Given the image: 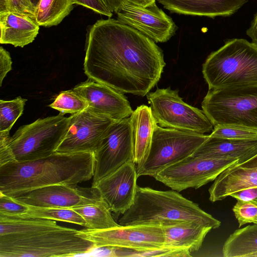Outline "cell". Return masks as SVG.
I'll return each mask as SVG.
<instances>
[{"label": "cell", "instance_id": "obj_1", "mask_svg": "<svg viewBox=\"0 0 257 257\" xmlns=\"http://www.w3.org/2000/svg\"><path fill=\"white\" fill-rule=\"evenodd\" d=\"M85 48L88 78L122 93L146 95L166 65L154 41L117 19H101L89 26Z\"/></svg>", "mask_w": 257, "mask_h": 257}, {"label": "cell", "instance_id": "obj_2", "mask_svg": "<svg viewBox=\"0 0 257 257\" xmlns=\"http://www.w3.org/2000/svg\"><path fill=\"white\" fill-rule=\"evenodd\" d=\"M93 153L55 152L38 159L13 162L0 166V193L16 197L52 185H77L92 179Z\"/></svg>", "mask_w": 257, "mask_h": 257}, {"label": "cell", "instance_id": "obj_3", "mask_svg": "<svg viewBox=\"0 0 257 257\" xmlns=\"http://www.w3.org/2000/svg\"><path fill=\"white\" fill-rule=\"evenodd\" d=\"M118 220L121 226L193 220L218 228L221 222L174 190L137 186L133 204Z\"/></svg>", "mask_w": 257, "mask_h": 257}, {"label": "cell", "instance_id": "obj_4", "mask_svg": "<svg viewBox=\"0 0 257 257\" xmlns=\"http://www.w3.org/2000/svg\"><path fill=\"white\" fill-rule=\"evenodd\" d=\"M209 89L257 84V47L244 39L224 41L202 65Z\"/></svg>", "mask_w": 257, "mask_h": 257}, {"label": "cell", "instance_id": "obj_5", "mask_svg": "<svg viewBox=\"0 0 257 257\" xmlns=\"http://www.w3.org/2000/svg\"><path fill=\"white\" fill-rule=\"evenodd\" d=\"M78 231L60 226L27 236H0V257L74 256L94 249Z\"/></svg>", "mask_w": 257, "mask_h": 257}, {"label": "cell", "instance_id": "obj_6", "mask_svg": "<svg viewBox=\"0 0 257 257\" xmlns=\"http://www.w3.org/2000/svg\"><path fill=\"white\" fill-rule=\"evenodd\" d=\"M201 106L214 126L237 124L257 129V84L208 89Z\"/></svg>", "mask_w": 257, "mask_h": 257}, {"label": "cell", "instance_id": "obj_7", "mask_svg": "<svg viewBox=\"0 0 257 257\" xmlns=\"http://www.w3.org/2000/svg\"><path fill=\"white\" fill-rule=\"evenodd\" d=\"M209 135L165 128L157 125L149 153L137 166L138 177L154 175L192 155Z\"/></svg>", "mask_w": 257, "mask_h": 257}, {"label": "cell", "instance_id": "obj_8", "mask_svg": "<svg viewBox=\"0 0 257 257\" xmlns=\"http://www.w3.org/2000/svg\"><path fill=\"white\" fill-rule=\"evenodd\" d=\"M69 122V117L59 113L20 127L10 141L16 161L34 160L55 153L67 133Z\"/></svg>", "mask_w": 257, "mask_h": 257}, {"label": "cell", "instance_id": "obj_9", "mask_svg": "<svg viewBox=\"0 0 257 257\" xmlns=\"http://www.w3.org/2000/svg\"><path fill=\"white\" fill-rule=\"evenodd\" d=\"M146 95L160 126L200 134L213 131L214 125L203 110L185 102L178 90L157 88Z\"/></svg>", "mask_w": 257, "mask_h": 257}, {"label": "cell", "instance_id": "obj_10", "mask_svg": "<svg viewBox=\"0 0 257 257\" xmlns=\"http://www.w3.org/2000/svg\"><path fill=\"white\" fill-rule=\"evenodd\" d=\"M238 161L231 158H209L192 155L153 177L178 192L190 188L198 189L214 181L225 169Z\"/></svg>", "mask_w": 257, "mask_h": 257}, {"label": "cell", "instance_id": "obj_11", "mask_svg": "<svg viewBox=\"0 0 257 257\" xmlns=\"http://www.w3.org/2000/svg\"><path fill=\"white\" fill-rule=\"evenodd\" d=\"M77 234L92 241L94 248L118 247L135 250L165 247V235L161 224L119 226L103 230L85 229Z\"/></svg>", "mask_w": 257, "mask_h": 257}, {"label": "cell", "instance_id": "obj_12", "mask_svg": "<svg viewBox=\"0 0 257 257\" xmlns=\"http://www.w3.org/2000/svg\"><path fill=\"white\" fill-rule=\"evenodd\" d=\"M95 164L92 185L127 162L134 161L130 117L114 121L93 153Z\"/></svg>", "mask_w": 257, "mask_h": 257}, {"label": "cell", "instance_id": "obj_13", "mask_svg": "<svg viewBox=\"0 0 257 257\" xmlns=\"http://www.w3.org/2000/svg\"><path fill=\"white\" fill-rule=\"evenodd\" d=\"M69 119L67 133L55 152L94 153L108 127L115 121L88 107L71 114Z\"/></svg>", "mask_w": 257, "mask_h": 257}, {"label": "cell", "instance_id": "obj_14", "mask_svg": "<svg viewBox=\"0 0 257 257\" xmlns=\"http://www.w3.org/2000/svg\"><path fill=\"white\" fill-rule=\"evenodd\" d=\"M12 198L27 205L64 208L89 205L103 199L96 187L64 184L39 188Z\"/></svg>", "mask_w": 257, "mask_h": 257}, {"label": "cell", "instance_id": "obj_15", "mask_svg": "<svg viewBox=\"0 0 257 257\" xmlns=\"http://www.w3.org/2000/svg\"><path fill=\"white\" fill-rule=\"evenodd\" d=\"M119 22L137 30L156 43L168 41L178 27L154 2L143 7L126 1L117 13Z\"/></svg>", "mask_w": 257, "mask_h": 257}, {"label": "cell", "instance_id": "obj_16", "mask_svg": "<svg viewBox=\"0 0 257 257\" xmlns=\"http://www.w3.org/2000/svg\"><path fill=\"white\" fill-rule=\"evenodd\" d=\"M138 177L137 165L130 161L91 186L98 190L111 212L122 214L134 202Z\"/></svg>", "mask_w": 257, "mask_h": 257}, {"label": "cell", "instance_id": "obj_17", "mask_svg": "<svg viewBox=\"0 0 257 257\" xmlns=\"http://www.w3.org/2000/svg\"><path fill=\"white\" fill-rule=\"evenodd\" d=\"M73 90L86 100L90 109L114 121L129 117L134 111L123 93L101 83L89 79Z\"/></svg>", "mask_w": 257, "mask_h": 257}, {"label": "cell", "instance_id": "obj_18", "mask_svg": "<svg viewBox=\"0 0 257 257\" xmlns=\"http://www.w3.org/2000/svg\"><path fill=\"white\" fill-rule=\"evenodd\" d=\"M252 187H257V153L237 161L221 173L208 190L209 199L215 202L235 192Z\"/></svg>", "mask_w": 257, "mask_h": 257}, {"label": "cell", "instance_id": "obj_19", "mask_svg": "<svg viewBox=\"0 0 257 257\" xmlns=\"http://www.w3.org/2000/svg\"><path fill=\"white\" fill-rule=\"evenodd\" d=\"M165 235V247L198 251L207 234L213 228L193 220H177L161 223Z\"/></svg>", "mask_w": 257, "mask_h": 257}, {"label": "cell", "instance_id": "obj_20", "mask_svg": "<svg viewBox=\"0 0 257 257\" xmlns=\"http://www.w3.org/2000/svg\"><path fill=\"white\" fill-rule=\"evenodd\" d=\"M249 0H158L172 13L211 18L229 17Z\"/></svg>", "mask_w": 257, "mask_h": 257}, {"label": "cell", "instance_id": "obj_21", "mask_svg": "<svg viewBox=\"0 0 257 257\" xmlns=\"http://www.w3.org/2000/svg\"><path fill=\"white\" fill-rule=\"evenodd\" d=\"M39 27L28 16L10 12L0 13V43L23 48L33 42Z\"/></svg>", "mask_w": 257, "mask_h": 257}, {"label": "cell", "instance_id": "obj_22", "mask_svg": "<svg viewBox=\"0 0 257 257\" xmlns=\"http://www.w3.org/2000/svg\"><path fill=\"white\" fill-rule=\"evenodd\" d=\"M130 119L134 146V162L138 166L148 156L157 122L151 107L146 105L138 106L130 116Z\"/></svg>", "mask_w": 257, "mask_h": 257}, {"label": "cell", "instance_id": "obj_23", "mask_svg": "<svg viewBox=\"0 0 257 257\" xmlns=\"http://www.w3.org/2000/svg\"><path fill=\"white\" fill-rule=\"evenodd\" d=\"M257 153V139L237 140L209 137L194 152L195 156L245 160Z\"/></svg>", "mask_w": 257, "mask_h": 257}, {"label": "cell", "instance_id": "obj_24", "mask_svg": "<svg viewBox=\"0 0 257 257\" xmlns=\"http://www.w3.org/2000/svg\"><path fill=\"white\" fill-rule=\"evenodd\" d=\"M60 226L53 220L0 216V236H27Z\"/></svg>", "mask_w": 257, "mask_h": 257}, {"label": "cell", "instance_id": "obj_25", "mask_svg": "<svg viewBox=\"0 0 257 257\" xmlns=\"http://www.w3.org/2000/svg\"><path fill=\"white\" fill-rule=\"evenodd\" d=\"M257 252V224L238 229L231 234L222 247L224 257H251Z\"/></svg>", "mask_w": 257, "mask_h": 257}, {"label": "cell", "instance_id": "obj_26", "mask_svg": "<svg viewBox=\"0 0 257 257\" xmlns=\"http://www.w3.org/2000/svg\"><path fill=\"white\" fill-rule=\"evenodd\" d=\"M74 4L73 0H40L34 20L39 26H57L70 13Z\"/></svg>", "mask_w": 257, "mask_h": 257}, {"label": "cell", "instance_id": "obj_27", "mask_svg": "<svg viewBox=\"0 0 257 257\" xmlns=\"http://www.w3.org/2000/svg\"><path fill=\"white\" fill-rule=\"evenodd\" d=\"M72 209L83 217L87 229L103 230L120 226L113 219L111 211L103 199L93 204Z\"/></svg>", "mask_w": 257, "mask_h": 257}, {"label": "cell", "instance_id": "obj_28", "mask_svg": "<svg viewBox=\"0 0 257 257\" xmlns=\"http://www.w3.org/2000/svg\"><path fill=\"white\" fill-rule=\"evenodd\" d=\"M28 210L15 217L38 218L63 221L86 227L83 217L72 208L44 207L28 205Z\"/></svg>", "mask_w": 257, "mask_h": 257}, {"label": "cell", "instance_id": "obj_29", "mask_svg": "<svg viewBox=\"0 0 257 257\" xmlns=\"http://www.w3.org/2000/svg\"><path fill=\"white\" fill-rule=\"evenodd\" d=\"M49 106L64 115L81 111L87 108L88 104L83 97L72 89L61 91Z\"/></svg>", "mask_w": 257, "mask_h": 257}, {"label": "cell", "instance_id": "obj_30", "mask_svg": "<svg viewBox=\"0 0 257 257\" xmlns=\"http://www.w3.org/2000/svg\"><path fill=\"white\" fill-rule=\"evenodd\" d=\"M27 101L21 96L11 100H0V132L11 130L22 114Z\"/></svg>", "mask_w": 257, "mask_h": 257}, {"label": "cell", "instance_id": "obj_31", "mask_svg": "<svg viewBox=\"0 0 257 257\" xmlns=\"http://www.w3.org/2000/svg\"><path fill=\"white\" fill-rule=\"evenodd\" d=\"M211 137L237 140L257 139V129L237 124H221L214 126Z\"/></svg>", "mask_w": 257, "mask_h": 257}, {"label": "cell", "instance_id": "obj_32", "mask_svg": "<svg viewBox=\"0 0 257 257\" xmlns=\"http://www.w3.org/2000/svg\"><path fill=\"white\" fill-rule=\"evenodd\" d=\"M232 211L239 227L247 223L257 224V204L237 200Z\"/></svg>", "mask_w": 257, "mask_h": 257}, {"label": "cell", "instance_id": "obj_33", "mask_svg": "<svg viewBox=\"0 0 257 257\" xmlns=\"http://www.w3.org/2000/svg\"><path fill=\"white\" fill-rule=\"evenodd\" d=\"M28 206L0 193V216L15 217L25 213Z\"/></svg>", "mask_w": 257, "mask_h": 257}, {"label": "cell", "instance_id": "obj_34", "mask_svg": "<svg viewBox=\"0 0 257 257\" xmlns=\"http://www.w3.org/2000/svg\"><path fill=\"white\" fill-rule=\"evenodd\" d=\"M35 11L30 0H6V12L26 15L34 20Z\"/></svg>", "mask_w": 257, "mask_h": 257}, {"label": "cell", "instance_id": "obj_35", "mask_svg": "<svg viewBox=\"0 0 257 257\" xmlns=\"http://www.w3.org/2000/svg\"><path fill=\"white\" fill-rule=\"evenodd\" d=\"M10 131L0 132V166L16 162L11 148Z\"/></svg>", "mask_w": 257, "mask_h": 257}, {"label": "cell", "instance_id": "obj_36", "mask_svg": "<svg viewBox=\"0 0 257 257\" xmlns=\"http://www.w3.org/2000/svg\"><path fill=\"white\" fill-rule=\"evenodd\" d=\"M73 1L74 4L83 6L95 13L109 18L113 15L102 0H73Z\"/></svg>", "mask_w": 257, "mask_h": 257}, {"label": "cell", "instance_id": "obj_37", "mask_svg": "<svg viewBox=\"0 0 257 257\" xmlns=\"http://www.w3.org/2000/svg\"><path fill=\"white\" fill-rule=\"evenodd\" d=\"M12 61L8 51L3 47L0 48V86L8 72L12 68Z\"/></svg>", "mask_w": 257, "mask_h": 257}, {"label": "cell", "instance_id": "obj_38", "mask_svg": "<svg viewBox=\"0 0 257 257\" xmlns=\"http://www.w3.org/2000/svg\"><path fill=\"white\" fill-rule=\"evenodd\" d=\"M229 196L240 200L257 204V187L242 189L231 194Z\"/></svg>", "mask_w": 257, "mask_h": 257}, {"label": "cell", "instance_id": "obj_39", "mask_svg": "<svg viewBox=\"0 0 257 257\" xmlns=\"http://www.w3.org/2000/svg\"><path fill=\"white\" fill-rule=\"evenodd\" d=\"M246 34L251 39V43L257 47V12L255 14L250 26L246 31Z\"/></svg>", "mask_w": 257, "mask_h": 257}, {"label": "cell", "instance_id": "obj_40", "mask_svg": "<svg viewBox=\"0 0 257 257\" xmlns=\"http://www.w3.org/2000/svg\"><path fill=\"white\" fill-rule=\"evenodd\" d=\"M111 12L117 13L126 2V0H102Z\"/></svg>", "mask_w": 257, "mask_h": 257}, {"label": "cell", "instance_id": "obj_41", "mask_svg": "<svg viewBox=\"0 0 257 257\" xmlns=\"http://www.w3.org/2000/svg\"><path fill=\"white\" fill-rule=\"evenodd\" d=\"M126 1L143 7H146L156 2V0H126Z\"/></svg>", "mask_w": 257, "mask_h": 257}, {"label": "cell", "instance_id": "obj_42", "mask_svg": "<svg viewBox=\"0 0 257 257\" xmlns=\"http://www.w3.org/2000/svg\"><path fill=\"white\" fill-rule=\"evenodd\" d=\"M6 12V0H0V13Z\"/></svg>", "mask_w": 257, "mask_h": 257}, {"label": "cell", "instance_id": "obj_43", "mask_svg": "<svg viewBox=\"0 0 257 257\" xmlns=\"http://www.w3.org/2000/svg\"><path fill=\"white\" fill-rule=\"evenodd\" d=\"M40 0H30L32 4L34 5L35 7H36L38 5Z\"/></svg>", "mask_w": 257, "mask_h": 257}, {"label": "cell", "instance_id": "obj_44", "mask_svg": "<svg viewBox=\"0 0 257 257\" xmlns=\"http://www.w3.org/2000/svg\"><path fill=\"white\" fill-rule=\"evenodd\" d=\"M251 257H257V252L253 254L252 255H251Z\"/></svg>", "mask_w": 257, "mask_h": 257}]
</instances>
